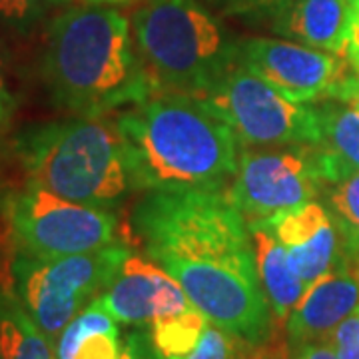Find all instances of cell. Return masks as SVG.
Returning <instances> with one entry per match:
<instances>
[{
  "mask_svg": "<svg viewBox=\"0 0 359 359\" xmlns=\"http://www.w3.org/2000/svg\"><path fill=\"white\" fill-rule=\"evenodd\" d=\"M148 256L178 280L208 320L248 344L271 332L244 214L228 188L148 190L132 214Z\"/></svg>",
  "mask_w": 359,
  "mask_h": 359,
  "instance_id": "6da1fadb",
  "label": "cell"
},
{
  "mask_svg": "<svg viewBox=\"0 0 359 359\" xmlns=\"http://www.w3.org/2000/svg\"><path fill=\"white\" fill-rule=\"evenodd\" d=\"M116 124L134 190L226 188L238 172V136L198 96L156 92Z\"/></svg>",
  "mask_w": 359,
  "mask_h": 359,
  "instance_id": "7a4b0ae2",
  "label": "cell"
},
{
  "mask_svg": "<svg viewBox=\"0 0 359 359\" xmlns=\"http://www.w3.org/2000/svg\"><path fill=\"white\" fill-rule=\"evenodd\" d=\"M40 72L52 102L74 116H108L158 92L134 48L128 18L106 6H72L48 26Z\"/></svg>",
  "mask_w": 359,
  "mask_h": 359,
  "instance_id": "3957f363",
  "label": "cell"
},
{
  "mask_svg": "<svg viewBox=\"0 0 359 359\" xmlns=\"http://www.w3.org/2000/svg\"><path fill=\"white\" fill-rule=\"evenodd\" d=\"M14 150L30 184L78 204L108 208L132 188L118 124L104 116L28 126Z\"/></svg>",
  "mask_w": 359,
  "mask_h": 359,
  "instance_id": "277c9868",
  "label": "cell"
},
{
  "mask_svg": "<svg viewBox=\"0 0 359 359\" xmlns=\"http://www.w3.org/2000/svg\"><path fill=\"white\" fill-rule=\"evenodd\" d=\"M142 60L158 92L202 98L233 65L240 44L198 0H148L132 18Z\"/></svg>",
  "mask_w": 359,
  "mask_h": 359,
  "instance_id": "5b68a950",
  "label": "cell"
},
{
  "mask_svg": "<svg viewBox=\"0 0 359 359\" xmlns=\"http://www.w3.org/2000/svg\"><path fill=\"white\" fill-rule=\"evenodd\" d=\"M124 245L39 259L18 254L13 264L14 292L52 344L82 309L110 287L124 259Z\"/></svg>",
  "mask_w": 359,
  "mask_h": 359,
  "instance_id": "8992f818",
  "label": "cell"
},
{
  "mask_svg": "<svg viewBox=\"0 0 359 359\" xmlns=\"http://www.w3.org/2000/svg\"><path fill=\"white\" fill-rule=\"evenodd\" d=\"M202 100L230 124L248 148L318 146L321 140L320 110L287 100L240 54Z\"/></svg>",
  "mask_w": 359,
  "mask_h": 359,
  "instance_id": "52a82bcc",
  "label": "cell"
},
{
  "mask_svg": "<svg viewBox=\"0 0 359 359\" xmlns=\"http://www.w3.org/2000/svg\"><path fill=\"white\" fill-rule=\"evenodd\" d=\"M8 219L18 254L39 259L116 245L118 219L106 208L78 204L34 184L11 200Z\"/></svg>",
  "mask_w": 359,
  "mask_h": 359,
  "instance_id": "ba28073f",
  "label": "cell"
},
{
  "mask_svg": "<svg viewBox=\"0 0 359 359\" xmlns=\"http://www.w3.org/2000/svg\"><path fill=\"white\" fill-rule=\"evenodd\" d=\"M321 194L316 146L244 150L228 196L250 219H266L313 202Z\"/></svg>",
  "mask_w": 359,
  "mask_h": 359,
  "instance_id": "9c48e42d",
  "label": "cell"
},
{
  "mask_svg": "<svg viewBox=\"0 0 359 359\" xmlns=\"http://www.w3.org/2000/svg\"><path fill=\"white\" fill-rule=\"evenodd\" d=\"M240 58L264 80L297 104L332 100L349 65L339 54L276 39L240 42Z\"/></svg>",
  "mask_w": 359,
  "mask_h": 359,
  "instance_id": "30bf717a",
  "label": "cell"
},
{
  "mask_svg": "<svg viewBox=\"0 0 359 359\" xmlns=\"http://www.w3.org/2000/svg\"><path fill=\"white\" fill-rule=\"evenodd\" d=\"M106 311L118 323L152 325V321L192 308V302L166 269L130 254L116 280L100 295Z\"/></svg>",
  "mask_w": 359,
  "mask_h": 359,
  "instance_id": "8fae6325",
  "label": "cell"
},
{
  "mask_svg": "<svg viewBox=\"0 0 359 359\" xmlns=\"http://www.w3.org/2000/svg\"><path fill=\"white\" fill-rule=\"evenodd\" d=\"M359 306V259L341 244L335 264L311 283L285 321L287 341L297 349L320 344Z\"/></svg>",
  "mask_w": 359,
  "mask_h": 359,
  "instance_id": "7c38bea8",
  "label": "cell"
},
{
  "mask_svg": "<svg viewBox=\"0 0 359 359\" xmlns=\"http://www.w3.org/2000/svg\"><path fill=\"white\" fill-rule=\"evenodd\" d=\"M266 222L285 245L295 273L309 285L330 271L341 252V236L334 216L321 204L308 202Z\"/></svg>",
  "mask_w": 359,
  "mask_h": 359,
  "instance_id": "4fadbf2b",
  "label": "cell"
},
{
  "mask_svg": "<svg viewBox=\"0 0 359 359\" xmlns=\"http://www.w3.org/2000/svg\"><path fill=\"white\" fill-rule=\"evenodd\" d=\"M355 16L353 0H292L273 20L276 30L309 48L346 54Z\"/></svg>",
  "mask_w": 359,
  "mask_h": 359,
  "instance_id": "5bb4252c",
  "label": "cell"
},
{
  "mask_svg": "<svg viewBox=\"0 0 359 359\" xmlns=\"http://www.w3.org/2000/svg\"><path fill=\"white\" fill-rule=\"evenodd\" d=\"M248 230L252 236L257 276L262 290L268 297L271 318L278 323H285L299 299L308 292L309 283L295 273L285 245L280 242L266 219H252L248 224Z\"/></svg>",
  "mask_w": 359,
  "mask_h": 359,
  "instance_id": "9a60e30c",
  "label": "cell"
},
{
  "mask_svg": "<svg viewBox=\"0 0 359 359\" xmlns=\"http://www.w3.org/2000/svg\"><path fill=\"white\" fill-rule=\"evenodd\" d=\"M321 192H325L332 216L341 236V244L359 250V168L347 164L339 156L316 146Z\"/></svg>",
  "mask_w": 359,
  "mask_h": 359,
  "instance_id": "2e32d148",
  "label": "cell"
},
{
  "mask_svg": "<svg viewBox=\"0 0 359 359\" xmlns=\"http://www.w3.org/2000/svg\"><path fill=\"white\" fill-rule=\"evenodd\" d=\"M0 359H56L54 344L13 290L0 285Z\"/></svg>",
  "mask_w": 359,
  "mask_h": 359,
  "instance_id": "e0dca14e",
  "label": "cell"
},
{
  "mask_svg": "<svg viewBox=\"0 0 359 359\" xmlns=\"http://www.w3.org/2000/svg\"><path fill=\"white\" fill-rule=\"evenodd\" d=\"M210 320L192 306L176 316L152 321L150 337L162 359H186L192 353Z\"/></svg>",
  "mask_w": 359,
  "mask_h": 359,
  "instance_id": "ac0fdd59",
  "label": "cell"
},
{
  "mask_svg": "<svg viewBox=\"0 0 359 359\" xmlns=\"http://www.w3.org/2000/svg\"><path fill=\"white\" fill-rule=\"evenodd\" d=\"M321 122V140L318 146L337 154L347 164L359 168V112L327 102L318 108Z\"/></svg>",
  "mask_w": 359,
  "mask_h": 359,
  "instance_id": "d6986e66",
  "label": "cell"
},
{
  "mask_svg": "<svg viewBox=\"0 0 359 359\" xmlns=\"http://www.w3.org/2000/svg\"><path fill=\"white\" fill-rule=\"evenodd\" d=\"M110 332H118L116 320L106 311L102 299L96 297L62 330V334L54 346L56 359H74L80 346L90 335L110 334Z\"/></svg>",
  "mask_w": 359,
  "mask_h": 359,
  "instance_id": "ffe728a7",
  "label": "cell"
},
{
  "mask_svg": "<svg viewBox=\"0 0 359 359\" xmlns=\"http://www.w3.org/2000/svg\"><path fill=\"white\" fill-rule=\"evenodd\" d=\"M66 0H0V20L16 32H30L46 18L50 8Z\"/></svg>",
  "mask_w": 359,
  "mask_h": 359,
  "instance_id": "44dd1931",
  "label": "cell"
},
{
  "mask_svg": "<svg viewBox=\"0 0 359 359\" xmlns=\"http://www.w3.org/2000/svg\"><path fill=\"white\" fill-rule=\"evenodd\" d=\"M242 341L244 339L231 335L210 321L196 349L186 359H238Z\"/></svg>",
  "mask_w": 359,
  "mask_h": 359,
  "instance_id": "7402d4cb",
  "label": "cell"
},
{
  "mask_svg": "<svg viewBox=\"0 0 359 359\" xmlns=\"http://www.w3.org/2000/svg\"><path fill=\"white\" fill-rule=\"evenodd\" d=\"M290 2L292 0H210V4L219 13L257 20H278Z\"/></svg>",
  "mask_w": 359,
  "mask_h": 359,
  "instance_id": "603a6c76",
  "label": "cell"
},
{
  "mask_svg": "<svg viewBox=\"0 0 359 359\" xmlns=\"http://www.w3.org/2000/svg\"><path fill=\"white\" fill-rule=\"evenodd\" d=\"M337 359H359V306L341 320L323 339Z\"/></svg>",
  "mask_w": 359,
  "mask_h": 359,
  "instance_id": "cb8c5ba5",
  "label": "cell"
},
{
  "mask_svg": "<svg viewBox=\"0 0 359 359\" xmlns=\"http://www.w3.org/2000/svg\"><path fill=\"white\" fill-rule=\"evenodd\" d=\"M122 347L118 341V332L90 335L80 346L74 359H120Z\"/></svg>",
  "mask_w": 359,
  "mask_h": 359,
  "instance_id": "d4e9b609",
  "label": "cell"
},
{
  "mask_svg": "<svg viewBox=\"0 0 359 359\" xmlns=\"http://www.w3.org/2000/svg\"><path fill=\"white\" fill-rule=\"evenodd\" d=\"M16 106H18V102H16V96H14L13 88H11V80H8L4 58L0 54V140L13 128Z\"/></svg>",
  "mask_w": 359,
  "mask_h": 359,
  "instance_id": "484cf974",
  "label": "cell"
},
{
  "mask_svg": "<svg viewBox=\"0 0 359 359\" xmlns=\"http://www.w3.org/2000/svg\"><path fill=\"white\" fill-rule=\"evenodd\" d=\"M120 359H162L154 349L150 334L134 332L126 337V344L122 347Z\"/></svg>",
  "mask_w": 359,
  "mask_h": 359,
  "instance_id": "4316f807",
  "label": "cell"
},
{
  "mask_svg": "<svg viewBox=\"0 0 359 359\" xmlns=\"http://www.w3.org/2000/svg\"><path fill=\"white\" fill-rule=\"evenodd\" d=\"M295 359H337V355L325 341H320V344H309V346L299 347Z\"/></svg>",
  "mask_w": 359,
  "mask_h": 359,
  "instance_id": "83f0119b",
  "label": "cell"
},
{
  "mask_svg": "<svg viewBox=\"0 0 359 359\" xmlns=\"http://www.w3.org/2000/svg\"><path fill=\"white\" fill-rule=\"evenodd\" d=\"M353 56H359V8L355 11V16H353V25H351V30H349L346 48V58H353Z\"/></svg>",
  "mask_w": 359,
  "mask_h": 359,
  "instance_id": "f1b7e54d",
  "label": "cell"
},
{
  "mask_svg": "<svg viewBox=\"0 0 359 359\" xmlns=\"http://www.w3.org/2000/svg\"><path fill=\"white\" fill-rule=\"evenodd\" d=\"M347 62L351 66V70H353V74L359 78V56H353V58H347Z\"/></svg>",
  "mask_w": 359,
  "mask_h": 359,
  "instance_id": "f546056e",
  "label": "cell"
},
{
  "mask_svg": "<svg viewBox=\"0 0 359 359\" xmlns=\"http://www.w3.org/2000/svg\"><path fill=\"white\" fill-rule=\"evenodd\" d=\"M349 104H351V108H355V110H358V112H359V94Z\"/></svg>",
  "mask_w": 359,
  "mask_h": 359,
  "instance_id": "4dcf8cb0",
  "label": "cell"
},
{
  "mask_svg": "<svg viewBox=\"0 0 359 359\" xmlns=\"http://www.w3.org/2000/svg\"><path fill=\"white\" fill-rule=\"evenodd\" d=\"M92 2H128V0H92Z\"/></svg>",
  "mask_w": 359,
  "mask_h": 359,
  "instance_id": "1f68e13d",
  "label": "cell"
},
{
  "mask_svg": "<svg viewBox=\"0 0 359 359\" xmlns=\"http://www.w3.org/2000/svg\"><path fill=\"white\" fill-rule=\"evenodd\" d=\"M353 4H355V11L359 8V0H353Z\"/></svg>",
  "mask_w": 359,
  "mask_h": 359,
  "instance_id": "d6a6232c",
  "label": "cell"
}]
</instances>
